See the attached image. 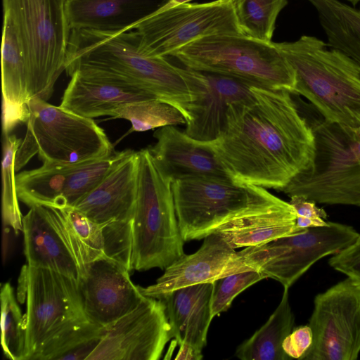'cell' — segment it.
<instances>
[{
  "instance_id": "cell-22",
  "label": "cell",
  "mask_w": 360,
  "mask_h": 360,
  "mask_svg": "<svg viewBox=\"0 0 360 360\" xmlns=\"http://www.w3.org/2000/svg\"><path fill=\"white\" fill-rule=\"evenodd\" d=\"M153 136L157 141L148 148L158 167L172 180L191 176L230 178L205 142L173 125L159 128Z\"/></svg>"
},
{
  "instance_id": "cell-37",
  "label": "cell",
  "mask_w": 360,
  "mask_h": 360,
  "mask_svg": "<svg viewBox=\"0 0 360 360\" xmlns=\"http://www.w3.org/2000/svg\"><path fill=\"white\" fill-rule=\"evenodd\" d=\"M290 203L296 211L297 227L308 229L329 224V221L325 220L327 219L326 212L319 207L315 201L301 195H293L290 197Z\"/></svg>"
},
{
  "instance_id": "cell-39",
  "label": "cell",
  "mask_w": 360,
  "mask_h": 360,
  "mask_svg": "<svg viewBox=\"0 0 360 360\" xmlns=\"http://www.w3.org/2000/svg\"><path fill=\"white\" fill-rule=\"evenodd\" d=\"M193 0H168L158 10H165L172 7L177 6L184 4L190 3Z\"/></svg>"
},
{
  "instance_id": "cell-40",
  "label": "cell",
  "mask_w": 360,
  "mask_h": 360,
  "mask_svg": "<svg viewBox=\"0 0 360 360\" xmlns=\"http://www.w3.org/2000/svg\"><path fill=\"white\" fill-rule=\"evenodd\" d=\"M345 1L349 2L353 6H355L360 1V0H345Z\"/></svg>"
},
{
  "instance_id": "cell-32",
  "label": "cell",
  "mask_w": 360,
  "mask_h": 360,
  "mask_svg": "<svg viewBox=\"0 0 360 360\" xmlns=\"http://www.w3.org/2000/svg\"><path fill=\"white\" fill-rule=\"evenodd\" d=\"M1 345L4 355L11 360H24L25 331L24 315L10 283L1 288Z\"/></svg>"
},
{
  "instance_id": "cell-11",
  "label": "cell",
  "mask_w": 360,
  "mask_h": 360,
  "mask_svg": "<svg viewBox=\"0 0 360 360\" xmlns=\"http://www.w3.org/2000/svg\"><path fill=\"white\" fill-rule=\"evenodd\" d=\"M174 206L185 242L200 240L248 207L253 185H241L230 178L191 176L173 180Z\"/></svg>"
},
{
  "instance_id": "cell-36",
  "label": "cell",
  "mask_w": 360,
  "mask_h": 360,
  "mask_svg": "<svg viewBox=\"0 0 360 360\" xmlns=\"http://www.w3.org/2000/svg\"><path fill=\"white\" fill-rule=\"evenodd\" d=\"M328 264L360 288V234L352 243L333 255Z\"/></svg>"
},
{
  "instance_id": "cell-6",
  "label": "cell",
  "mask_w": 360,
  "mask_h": 360,
  "mask_svg": "<svg viewBox=\"0 0 360 360\" xmlns=\"http://www.w3.org/2000/svg\"><path fill=\"white\" fill-rule=\"evenodd\" d=\"M169 56L185 68L233 77L253 86L293 94L296 85L293 68L274 42L244 34L203 37Z\"/></svg>"
},
{
  "instance_id": "cell-34",
  "label": "cell",
  "mask_w": 360,
  "mask_h": 360,
  "mask_svg": "<svg viewBox=\"0 0 360 360\" xmlns=\"http://www.w3.org/2000/svg\"><path fill=\"white\" fill-rule=\"evenodd\" d=\"M264 278L266 276L259 271L248 270L216 280L211 301L212 317L227 311L238 295Z\"/></svg>"
},
{
  "instance_id": "cell-26",
  "label": "cell",
  "mask_w": 360,
  "mask_h": 360,
  "mask_svg": "<svg viewBox=\"0 0 360 360\" xmlns=\"http://www.w3.org/2000/svg\"><path fill=\"white\" fill-rule=\"evenodd\" d=\"M3 132L10 134L28 119L27 73L18 37L9 17L4 14L1 47Z\"/></svg>"
},
{
  "instance_id": "cell-38",
  "label": "cell",
  "mask_w": 360,
  "mask_h": 360,
  "mask_svg": "<svg viewBox=\"0 0 360 360\" xmlns=\"http://www.w3.org/2000/svg\"><path fill=\"white\" fill-rule=\"evenodd\" d=\"M312 330L309 325L295 328L285 338L283 349L291 359H300L311 347Z\"/></svg>"
},
{
  "instance_id": "cell-17",
  "label": "cell",
  "mask_w": 360,
  "mask_h": 360,
  "mask_svg": "<svg viewBox=\"0 0 360 360\" xmlns=\"http://www.w3.org/2000/svg\"><path fill=\"white\" fill-rule=\"evenodd\" d=\"M178 70L192 98L190 120L184 131L199 141H214L224 130L229 105L251 97L252 85L219 74L185 67Z\"/></svg>"
},
{
  "instance_id": "cell-29",
  "label": "cell",
  "mask_w": 360,
  "mask_h": 360,
  "mask_svg": "<svg viewBox=\"0 0 360 360\" xmlns=\"http://www.w3.org/2000/svg\"><path fill=\"white\" fill-rule=\"evenodd\" d=\"M103 332L104 327L86 321L52 340L33 360H87Z\"/></svg>"
},
{
  "instance_id": "cell-23",
  "label": "cell",
  "mask_w": 360,
  "mask_h": 360,
  "mask_svg": "<svg viewBox=\"0 0 360 360\" xmlns=\"http://www.w3.org/2000/svg\"><path fill=\"white\" fill-rule=\"evenodd\" d=\"M70 77L60 106L84 117L111 116L121 105L157 99L142 89L110 78L79 72Z\"/></svg>"
},
{
  "instance_id": "cell-18",
  "label": "cell",
  "mask_w": 360,
  "mask_h": 360,
  "mask_svg": "<svg viewBox=\"0 0 360 360\" xmlns=\"http://www.w3.org/2000/svg\"><path fill=\"white\" fill-rule=\"evenodd\" d=\"M203 239L196 252L183 255L165 269L155 283L145 288L139 286L141 292L147 297L160 299L180 288L213 283L232 274L255 270L219 234L212 233Z\"/></svg>"
},
{
  "instance_id": "cell-8",
  "label": "cell",
  "mask_w": 360,
  "mask_h": 360,
  "mask_svg": "<svg viewBox=\"0 0 360 360\" xmlns=\"http://www.w3.org/2000/svg\"><path fill=\"white\" fill-rule=\"evenodd\" d=\"M4 14L11 19L25 58L29 100L51 96L56 82L65 69L71 30L66 0H2Z\"/></svg>"
},
{
  "instance_id": "cell-10",
  "label": "cell",
  "mask_w": 360,
  "mask_h": 360,
  "mask_svg": "<svg viewBox=\"0 0 360 360\" xmlns=\"http://www.w3.org/2000/svg\"><path fill=\"white\" fill-rule=\"evenodd\" d=\"M359 234L351 226L329 221L328 226L308 228L239 253L250 268L290 288L317 261L345 248Z\"/></svg>"
},
{
  "instance_id": "cell-3",
  "label": "cell",
  "mask_w": 360,
  "mask_h": 360,
  "mask_svg": "<svg viewBox=\"0 0 360 360\" xmlns=\"http://www.w3.org/2000/svg\"><path fill=\"white\" fill-rule=\"evenodd\" d=\"M296 75L293 94L307 98L327 122L360 127V66L311 35L274 42Z\"/></svg>"
},
{
  "instance_id": "cell-9",
  "label": "cell",
  "mask_w": 360,
  "mask_h": 360,
  "mask_svg": "<svg viewBox=\"0 0 360 360\" xmlns=\"http://www.w3.org/2000/svg\"><path fill=\"white\" fill-rule=\"evenodd\" d=\"M18 300L26 301L24 360H33L57 336L89 321L78 281L56 271L25 265Z\"/></svg>"
},
{
  "instance_id": "cell-15",
  "label": "cell",
  "mask_w": 360,
  "mask_h": 360,
  "mask_svg": "<svg viewBox=\"0 0 360 360\" xmlns=\"http://www.w3.org/2000/svg\"><path fill=\"white\" fill-rule=\"evenodd\" d=\"M127 151L79 164L43 163L40 167L20 172L15 176L18 199L30 207H74L102 181Z\"/></svg>"
},
{
  "instance_id": "cell-12",
  "label": "cell",
  "mask_w": 360,
  "mask_h": 360,
  "mask_svg": "<svg viewBox=\"0 0 360 360\" xmlns=\"http://www.w3.org/2000/svg\"><path fill=\"white\" fill-rule=\"evenodd\" d=\"M134 30L146 53L166 58L191 42L210 35L243 34L231 0L187 3L158 10Z\"/></svg>"
},
{
  "instance_id": "cell-24",
  "label": "cell",
  "mask_w": 360,
  "mask_h": 360,
  "mask_svg": "<svg viewBox=\"0 0 360 360\" xmlns=\"http://www.w3.org/2000/svg\"><path fill=\"white\" fill-rule=\"evenodd\" d=\"M214 283H203L174 290L163 296L171 337L180 347L202 356L213 319L211 301Z\"/></svg>"
},
{
  "instance_id": "cell-28",
  "label": "cell",
  "mask_w": 360,
  "mask_h": 360,
  "mask_svg": "<svg viewBox=\"0 0 360 360\" xmlns=\"http://www.w3.org/2000/svg\"><path fill=\"white\" fill-rule=\"evenodd\" d=\"M316 9L329 46L360 66V10L342 0H307Z\"/></svg>"
},
{
  "instance_id": "cell-4",
  "label": "cell",
  "mask_w": 360,
  "mask_h": 360,
  "mask_svg": "<svg viewBox=\"0 0 360 360\" xmlns=\"http://www.w3.org/2000/svg\"><path fill=\"white\" fill-rule=\"evenodd\" d=\"M172 181L158 167L148 148L137 151L131 270H165L185 254V241L179 227Z\"/></svg>"
},
{
  "instance_id": "cell-25",
  "label": "cell",
  "mask_w": 360,
  "mask_h": 360,
  "mask_svg": "<svg viewBox=\"0 0 360 360\" xmlns=\"http://www.w3.org/2000/svg\"><path fill=\"white\" fill-rule=\"evenodd\" d=\"M168 0H66L70 30L115 34L134 29Z\"/></svg>"
},
{
  "instance_id": "cell-7",
  "label": "cell",
  "mask_w": 360,
  "mask_h": 360,
  "mask_svg": "<svg viewBox=\"0 0 360 360\" xmlns=\"http://www.w3.org/2000/svg\"><path fill=\"white\" fill-rule=\"evenodd\" d=\"M27 104L26 133L16 153L15 172L36 154L43 163L79 164L115 153L104 130L92 118L37 97Z\"/></svg>"
},
{
  "instance_id": "cell-33",
  "label": "cell",
  "mask_w": 360,
  "mask_h": 360,
  "mask_svg": "<svg viewBox=\"0 0 360 360\" xmlns=\"http://www.w3.org/2000/svg\"><path fill=\"white\" fill-rule=\"evenodd\" d=\"M22 139L14 134L4 136L2 160V218L4 226L17 235L22 231V217L16 191L15 155Z\"/></svg>"
},
{
  "instance_id": "cell-31",
  "label": "cell",
  "mask_w": 360,
  "mask_h": 360,
  "mask_svg": "<svg viewBox=\"0 0 360 360\" xmlns=\"http://www.w3.org/2000/svg\"><path fill=\"white\" fill-rule=\"evenodd\" d=\"M111 117L129 120L131 123V131H134L186 124L184 116L179 110L158 99L121 105L114 110Z\"/></svg>"
},
{
  "instance_id": "cell-30",
  "label": "cell",
  "mask_w": 360,
  "mask_h": 360,
  "mask_svg": "<svg viewBox=\"0 0 360 360\" xmlns=\"http://www.w3.org/2000/svg\"><path fill=\"white\" fill-rule=\"evenodd\" d=\"M238 26L244 35L272 42L276 19L288 0H231Z\"/></svg>"
},
{
  "instance_id": "cell-27",
  "label": "cell",
  "mask_w": 360,
  "mask_h": 360,
  "mask_svg": "<svg viewBox=\"0 0 360 360\" xmlns=\"http://www.w3.org/2000/svg\"><path fill=\"white\" fill-rule=\"evenodd\" d=\"M288 288L267 321L236 349L235 356L242 360H288L283 349L285 338L292 332L295 316L289 302Z\"/></svg>"
},
{
  "instance_id": "cell-35",
  "label": "cell",
  "mask_w": 360,
  "mask_h": 360,
  "mask_svg": "<svg viewBox=\"0 0 360 360\" xmlns=\"http://www.w3.org/2000/svg\"><path fill=\"white\" fill-rule=\"evenodd\" d=\"M93 260L106 258L103 226L72 207L61 209Z\"/></svg>"
},
{
  "instance_id": "cell-14",
  "label": "cell",
  "mask_w": 360,
  "mask_h": 360,
  "mask_svg": "<svg viewBox=\"0 0 360 360\" xmlns=\"http://www.w3.org/2000/svg\"><path fill=\"white\" fill-rule=\"evenodd\" d=\"M27 264L79 281L93 259L61 209L34 205L22 217Z\"/></svg>"
},
{
  "instance_id": "cell-16",
  "label": "cell",
  "mask_w": 360,
  "mask_h": 360,
  "mask_svg": "<svg viewBox=\"0 0 360 360\" xmlns=\"http://www.w3.org/2000/svg\"><path fill=\"white\" fill-rule=\"evenodd\" d=\"M171 338L165 302L144 295L133 310L104 327L87 360H158Z\"/></svg>"
},
{
  "instance_id": "cell-20",
  "label": "cell",
  "mask_w": 360,
  "mask_h": 360,
  "mask_svg": "<svg viewBox=\"0 0 360 360\" xmlns=\"http://www.w3.org/2000/svg\"><path fill=\"white\" fill-rule=\"evenodd\" d=\"M129 271L108 258L97 259L78 281L84 309L89 321L106 327L133 310L143 297Z\"/></svg>"
},
{
  "instance_id": "cell-13",
  "label": "cell",
  "mask_w": 360,
  "mask_h": 360,
  "mask_svg": "<svg viewBox=\"0 0 360 360\" xmlns=\"http://www.w3.org/2000/svg\"><path fill=\"white\" fill-rule=\"evenodd\" d=\"M311 347L301 360H355L360 353V288L349 278L316 295Z\"/></svg>"
},
{
  "instance_id": "cell-1",
  "label": "cell",
  "mask_w": 360,
  "mask_h": 360,
  "mask_svg": "<svg viewBox=\"0 0 360 360\" xmlns=\"http://www.w3.org/2000/svg\"><path fill=\"white\" fill-rule=\"evenodd\" d=\"M251 91L229 105L224 131L205 143L233 181L281 191L311 164L314 131L291 92Z\"/></svg>"
},
{
  "instance_id": "cell-2",
  "label": "cell",
  "mask_w": 360,
  "mask_h": 360,
  "mask_svg": "<svg viewBox=\"0 0 360 360\" xmlns=\"http://www.w3.org/2000/svg\"><path fill=\"white\" fill-rule=\"evenodd\" d=\"M65 71L104 77L142 89L190 120L191 91L178 67L166 58L148 55L136 30L102 33L71 30Z\"/></svg>"
},
{
  "instance_id": "cell-21",
  "label": "cell",
  "mask_w": 360,
  "mask_h": 360,
  "mask_svg": "<svg viewBox=\"0 0 360 360\" xmlns=\"http://www.w3.org/2000/svg\"><path fill=\"white\" fill-rule=\"evenodd\" d=\"M137 193V151L127 150L102 181L74 207L99 224L133 221Z\"/></svg>"
},
{
  "instance_id": "cell-19",
  "label": "cell",
  "mask_w": 360,
  "mask_h": 360,
  "mask_svg": "<svg viewBox=\"0 0 360 360\" xmlns=\"http://www.w3.org/2000/svg\"><path fill=\"white\" fill-rule=\"evenodd\" d=\"M254 196L245 209L219 226L213 233L232 248H248L303 233L297 226V214L290 202L253 185Z\"/></svg>"
},
{
  "instance_id": "cell-5",
  "label": "cell",
  "mask_w": 360,
  "mask_h": 360,
  "mask_svg": "<svg viewBox=\"0 0 360 360\" xmlns=\"http://www.w3.org/2000/svg\"><path fill=\"white\" fill-rule=\"evenodd\" d=\"M307 119L315 137L314 160L280 191L316 203L360 207V128Z\"/></svg>"
},
{
  "instance_id": "cell-41",
  "label": "cell",
  "mask_w": 360,
  "mask_h": 360,
  "mask_svg": "<svg viewBox=\"0 0 360 360\" xmlns=\"http://www.w3.org/2000/svg\"><path fill=\"white\" fill-rule=\"evenodd\" d=\"M359 128H360V127H359Z\"/></svg>"
}]
</instances>
